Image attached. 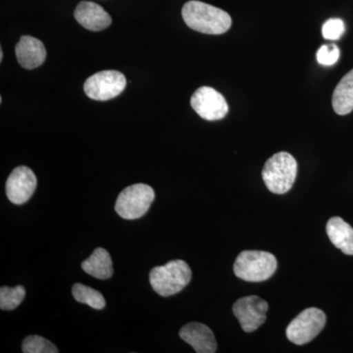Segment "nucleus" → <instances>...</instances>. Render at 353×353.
I'll return each mask as SVG.
<instances>
[{"instance_id": "f257e3e1", "label": "nucleus", "mask_w": 353, "mask_h": 353, "mask_svg": "<svg viewBox=\"0 0 353 353\" xmlns=\"http://www.w3.org/2000/svg\"><path fill=\"white\" fill-rule=\"evenodd\" d=\"M182 16L188 27L202 34H222L232 26L231 16L226 11L197 0L183 6Z\"/></svg>"}, {"instance_id": "f03ea898", "label": "nucleus", "mask_w": 353, "mask_h": 353, "mask_svg": "<svg viewBox=\"0 0 353 353\" xmlns=\"http://www.w3.org/2000/svg\"><path fill=\"white\" fill-rule=\"evenodd\" d=\"M297 162L296 158L288 152H278L267 160L262 170L267 189L276 194L289 192L296 182Z\"/></svg>"}, {"instance_id": "7ed1b4c3", "label": "nucleus", "mask_w": 353, "mask_h": 353, "mask_svg": "<svg viewBox=\"0 0 353 353\" xmlns=\"http://www.w3.org/2000/svg\"><path fill=\"white\" fill-rule=\"evenodd\" d=\"M192 280V270L183 260L176 259L154 267L150 274L152 289L161 296H170L185 289Z\"/></svg>"}, {"instance_id": "20e7f679", "label": "nucleus", "mask_w": 353, "mask_h": 353, "mask_svg": "<svg viewBox=\"0 0 353 353\" xmlns=\"http://www.w3.org/2000/svg\"><path fill=\"white\" fill-rule=\"evenodd\" d=\"M277 265V259L270 252L245 250L236 257L234 272L236 277L246 282H263L274 275Z\"/></svg>"}, {"instance_id": "39448f33", "label": "nucleus", "mask_w": 353, "mask_h": 353, "mask_svg": "<svg viewBox=\"0 0 353 353\" xmlns=\"http://www.w3.org/2000/svg\"><path fill=\"white\" fill-rule=\"evenodd\" d=\"M154 199V190L150 185L136 183L121 192L115 210L123 219H138L148 212Z\"/></svg>"}, {"instance_id": "423d86ee", "label": "nucleus", "mask_w": 353, "mask_h": 353, "mask_svg": "<svg viewBox=\"0 0 353 353\" xmlns=\"http://www.w3.org/2000/svg\"><path fill=\"white\" fill-rule=\"evenodd\" d=\"M327 318L321 309L311 307L305 309L290 323L285 334L290 341L297 345H305L314 340L325 325Z\"/></svg>"}, {"instance_id": "0eeeda50", "label": "nucleus", "mask_w": 353, "mask_h": 353, "mask_svg": "<svg viewBox=\"0 0 353 353\" xmlns=\"http://www.w3.org/2000/svg\"><path fill=\"white\" fill-rule=\"evenodd\" d=\"M126 85V77L121 72L108 70L90 76L83 85V90L90 99L105 101L122 94Z\"/></svg>"}, {"instance_id": "6e6552de", "label": "nucleus", "mask_w": 353, "mask_h": 353, "mask_svg": "<svg viewBox=\"0 0 353 353\" xmlns=\"http://www.w3.org/2000/svg\"><path fill=\"white\" fill-rule=\"evenodd\" d=\"M190 105L201 118L208 121L223 119L229 111L225 97L215 88H197L190 99Z\"/></svg>"}, {"instance_id": "1a4fd4ad", "label": "nucleus", "mask_w": 353, "mask_h": 353, "mask_svg": "<svg viewBox=\"0 0 353 353\" xmlns=\"http://www.w3.org/2000/svg\"><path fill=\"white\" fill-rule=\"evenodd\" d=\"M268 303L259 296L241 297L234 303L233 312L245 333H252L266 321Z\"/></svg>"}, {"instance_id": "9d476101", "label": "nucleus", "mask_w": 353, "mask_h": 353, "mask_svg": "<svg viewBox=\"0 0 353 353\" xmlns=\"http://www.w3.org/2000/svg\"><path fill=\"white\" fill-rule=\"evenodd\" d=\"M37 176L29 167H16L6 181V196L14 204L25 203L37 189Z\"/></svg>"}, {"instance_id": "9b49d317", "label": "nucleus", "mask_w": 353, "mask_h": 353, "mask_svg": "<svg viewBox=\"0 0 353 353\" xmlns=\"http://www.w3.org/2000/svg\"><path fill=\"white\" fill-rule=\"evenodd\" d=\"M183 341L192 345L197 353H214L217 350V341L214 334L206 325L192 322L185 325L180 331Z\"/></svg>"}, {"instance_id": "f8f14e48", "label": "nucleus", "mask_w": 353, "mask_h": 353, "mask_svg": "<svg viewBox=\"0 0 353 353\" xmlns=\"http://www.w3.org/2000/svg\"><path fill=\"white\" fill-rule=\"evenodd\" d=\"M74 16L79 24L92 32L102 31L112 23L111 16L94 2H80L76 7Z\"/></svg>"}, {"instance_id": "ddd939ff", "label": "nucleus", "mask_w": 353, "mask_h": 353, "mask_svg": "<svg viewBox=\"0 0 353 353\" xmlns=\"http://www.w3.org/2000/svg\"><path fill=\"white\" fill-rule=\"evenodd\" d=\"M16 57L23 68H38L46 61V50L39 39L31 36H23L15 48Z\"/></svg>"}, {"instance_id": "4468645a", "label": "nucleus", "mask_w": 353, "mask_h": 353, "mask_svg": "<svg viewBox=\"0 0 353 353\" xmlns=\"http://www.w3.org/2000/svg\"><path fill=\"white\" fill-rule=\"evenodd\" d=\"M327 234L336 248L347 255H353V229L341 217L331 218L327 223Z\"/></svg>"}, {"instance_id": "2eb2a0df", "label": "nucleus", "mask_w": 353, "mask_h": 353, "mask_svg": "<svg viewBox=\"0 0 353 353\" xmlns=\"http://www.w3.org/2000/svg\"><path fill=\"white\" fill-rule=\"evenodd\" d=\"M82 269L88 275L99 280L110 279L114 272L110 254L101 248H97L88 259L82 262Z\"/></svg>"}, {"instance_id": "dca6fc26", "label": "nucleus", "mask_w": 353, "mask_h": 353, "mask_svg": "<svg viewBox=\"0 0 353 353\" xmlns=\"http://www.w3.org/2000/svg\"><path fill=\"white\" fill-rule=\"evenodd\" d=\"M332 104L334 112L339 115H347L353 110V69L334 88Z\"/></svg>"}, {"instance_id": "f3484780", "label": "nucleus", "mask_w": 353, "mask_h": 353, "mask_svg": "<svg viewBox=\"0 0 353 353\" xmlns=\"http://www.w3.org/2000/svg\"><path fill=\"white\" fill-rule=\"evenodd\" d=\"M72 294L78 303L88 304L90 307L101 310L105 307L106 301L99 290L83 284H77L72 288Z\"/></svg>"}, {"instance_id": "a211bd4d", "label": "nucleus", "mask_w": 353, "mask_h": 353, "mask_svg": "<svg viewBox=\"0 0 353 353\" xmlns=\"http://www.w3.org/2000/svg\"><path fill=\"white\" fill-rule=\"evenodd\" d=\"M26 296L23 285L15 288L1 287L0 289V308L2 310H14L22 303Z\"/></svg>"}, {"instance_id": "6ab92c4d", "label": "nucleus", "mask_w": 353, "mask_h": 353, "mask_svg": "<svg viewBox=\"0 0 353 353\" xmlns=\"http://www.w3.org/2000/svg\"><path fill=\"white\" fill-rule=\"evenodd\" d=\"M24 353H57L58 348L51 341L41 336H29L22 343Z\"/></svg>"}, {"instance_id": "aec40b11", "label": "nucleus", "mask_w": 353, "mask_h": 353, "mask_svg": "<svg viewBox=\"0 0 353 353\" xmlns=\"http://www.w3.org/2000/svg\"><path fill=\"white\" fill-rule=\"evenodd\" d=\"M345 23L339 18H332L323 25L322 34L324 39L329 41H338L345 32Z\"/></svg>"}, {"instance_id": "412c9836", "label": "nucleus", "mask_w": 353, "mask_h": 353, "mask_svg": "<svg viewBox=\"0 0 353 353\" xmlns=\"http://www.w3.org/2000/svg\"><path fill=\"white\" fill-rule=\"evenodd\" d=\"M340 50L336 44H325L317 51V61L324 66H332L338 62Z\"/></svg>"}, {"instance_id": "4be33fe9", "label": "nucleus", "mask_w": 353, "mask_h": 353, "mask_svg": "<svg viewBox=\"0 0 353 353\" xmlns=\"http://www.w3.org/2000/svg\"><path fill=\"white\" fill-rule=\"evenodd\" d=\"M2 59H3V51L0 50V61H2Z\"/></svg>"}]
</instances>
